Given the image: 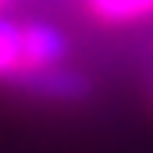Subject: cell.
I'll return each mask as SVG.
<instances>
[{"label":"cell","mask_w":153,"mask_h":153,"mask_svg":"<svg viewBox=\"0 0 153 153\" xmlns=\"http://www.w3.org/2000/svg\"><path fill=\"white\" fill-rule=\"evenodd\" d=\"M71 57V43L64 29L43 18H11L0 11V89L25 71L64 64Z\"/></svg>","instance_id":"6da1fadb"},{"label":"cell","mask_w":153,"mask_h":153,"mask_svg":"<svg viewBox=\"0 0 153 153\" xmlns=\"http://www.w3.org/2000/svg\"><path fill=\"white\" fill-rule=\"evenodd\" d=\"M150 107H153V71H150Z\"/></svg>","instance_id":"277c9868"},{"label":"cell","mask_w":153,"mask_h":153,"mask_svg":"<svg viewBox=\"0 0 153 153\" xmlns=\"http://www.w3.org/2000/svg\"><path fill=\"white\" fill-rule=\"evenodd\" d=\"M4 93L39 103V107H82L93 96V78L78 71L71 61H64V64H50V68L18 75L14 82L4 85Z\"/></svg>","instance_id":"7a4b0ae2"},{"label":"cell","mask_w":153,"mask_h":153,"mask_svg":"<svg viewBox=\"0 0 153 153\" xmlns=\"http://www.w3.org/2000/svg\"><path fill=\"white\" fill-rule=\"evenodd\" d=\"M93 22L100 25H135L153 18V0H82Z\"/></svg>","instance_id":"3957f363"},{"label":"cell","mask_w":153,"mask_h":153,"mask_svg":"<svg viewBox=\"0 0 153 153\" xmlns=\"http://www.w3.org/2000/svg\"><path fill=\"white\" fill-rule=\"evenodd\" d=\"M7 4H11V0H0V11H7Z\"/></svg>","instance_id":"5b68a950"}]
</instances>
